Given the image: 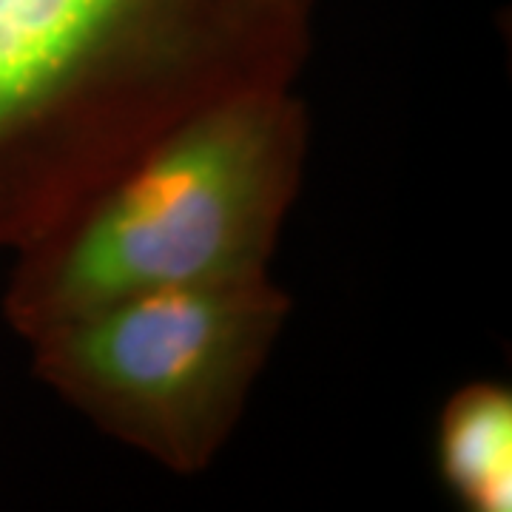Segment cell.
<instances>
[{
	"instance_id": "obj_2",
	"label": "cell",
	"mask_w": 512,
	"mask_h": 512,
	"mask_svg": "<svg viewBox=\"0 0 512 512\" xmlns=\"http://www.w3.org/2000/svg\"><path fill=\"white\" fill-rule=\"evenodd\" d=\"M308 148L296 83L191 111L12 251L6 322L26 342L137 293L274 276Z\"/></svg>"
},
{
	"instance_id": "obj_1",
	"label": "cell",
	"mask_w": 512,
	"mask_h": 512,
	"mask_svg": "<svg viewBox=\"0 0 512 512\" xmlns=\"http://www.w3.org/2000/svg\"><path fill=\"white\" fill-rule=\"evenodd\" d=\"M319 0H0V251L46 231L165 128L293 86Z\"/></svg>"
},
{
	"instance_id": "obj_4",
	"label": "cell",
	"mask_w": 512,
	"mask_h": 512,
	"mask_svg": "<svg viewBox=\"0 0 512 512\" xmlns=\"http://www.w3.org/2000/svg\"><path fill=\"white\" fill-rule=\"evenodd\" d=\"M436 476L464 512L512 510V390L495 379L456 387L433 436Z\"/></svg>"
},
{
	"instance_id": "obj_3",
	"label": "cell",
	"mask_w": 512,
	"mask_h": 512,
	"mask_svg": "<svg viewBox=\"0 0 512 512\" xmlns=\"http://www.w3.org/2000/svg\"><path fill=\"white\" fill-rule=\"evenodd\" d=\"M293 311L274 276L109 302L26 339L32 370L106 439L205 473L248 410Z\"/></svg>"
}]
</instances>
